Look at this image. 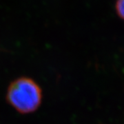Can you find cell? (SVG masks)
Here are the masks:
<instances>
[{"mask_svg": "<svg viewBox=\"0 0 124 124\" xmlns=\"http://www.w3.org/2000/svg\"><path fill=\"white\" fill-rule=\"evenodd\" d=\"M6 99L18 112L29 114L35 112L41 106L42 90L32 79L22 77L13 80L9 84Z\"/></svg>", "mask_w": 124, "mask_h": 124, "instance_id": "1", "label": "cell"}, {"mask_svg": "<svg viewBox=\"0 0 124 124\" xmlns=\"http://www.w3.org/2000/svg\"><path fill=\"white\" fill-rule=\"evenodd\" d=\"M124 0H116L115 10L117 15L121 19H123L124 17Z\"/></svg>", "mask_w": 124, "mask_h": 124, "instance_id": "2", "label": "cell"}]
</instances>
